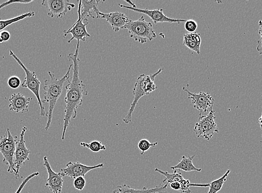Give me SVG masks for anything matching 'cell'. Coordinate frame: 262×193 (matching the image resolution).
<instances>
[{
	"label": "cell",
	"instance_id": "1",
	"mask_svg": "<svg viewBox=\"0 0 262 193\" xmlns=\"http://www.w3.org/2000/svg\"><path fill=\"white\" fill-rule=\"evenodd\" d=\"M80 42H77L75 53L68 55L69 61L72 62L73 76L72 81L69 80L66 86V96L64 99L66 107L64 110V126L61 139H65L66 131L70 126L72 119L77 115V109L82 105L83 97L88 95L86 87L79 77L80 59L78 58Z\"/></svg>",
	"mask_w": 262,
	"mask_h": 193
},
{
	"label": "cell",
	"instance_id": "2",
	"mask_svg": "<svg viewBox=\"0 0 262 193\" xmlns=\"http://www.w3.org/2000/svg\"><path fill=\"white\" fill-rule=\"evenodd\" d=\"M72 67L73 65L71 64L65 76L59 79L56 78L53 73L49 71L50 79L45 80V85L43 86V99L42 100V103L49 104L48 121L45 127L47 131L51 128L54 109L63 91L64 84L70 80Z\"/></svg>",
	"mask_w": 262,
	"mask_h": 193
},
{
	"label": "cell",
	"instance_id": "3",
	"mask_svg": "<svg viewBox=\"0 0 262 193\" xmlns=\"http://www.w3.org/2000/svg\"><path fill=\"white\" fill-rule=\"evenodd\" d=\"M164 70V68H160L155 73L151 75L142 74L137 78L133 89L134 101L131 103L130 108L125 117L123 121L126 124L132 122L133 115L139 100L143 96L149 95L157 89L155 83L156 77Z\"/></svg>",
	"mask_w": 262,
	"mask_h": 193
},
{
	"label": "cell",
	"instance_id": "4",
	"mask_svg": "<svg viewBox=\"0 0 262 193\" xmlns=\"http://www.w3.org/2000/svg\"><path fill=\"white\" fill-rule=\"evenodd\" d=\"M124 29L127 30L131 38L141 44L148 40L151 41L157 37L152 23L147 22L143 16L137 20H129Z\"/></svg>",
	"mask_w": 262,
	"mask_h": 193
},
{
	"label": "cell",
	"instance_id": "5",
	"mask_svg": "<svg viewBox=\"0 0 262 193\" xmlns=\"http://www.w3.org/2000/svg\"><path fill=\"white\" fill-rule=\"evenodd\" d=\"M10 55L19 65L25 73H26V78H25L24 82L21 84V87L23 88L29 89L32 92L35 96L37 99V103L39 105L40 109V115L41 116H48V114L46 111L45 108L43 107L42 100L40 95V87L41 83L40 80L37 78L36 74L34 71H30L25 66L23 62L18 58L17 56L12 51H10Z\"/></svg>",
	"mask_w": 262,
	"mask_h": 193
},
{
	"label": "cell",
	"instance_id": "6",
	"mask_svg": "<svg viewBox=\"0 0 262 193\" xmlns=\"http://www.w3.org/2000/svg\"><path fill=\"white\" fill-rule=\"evenodd\" d=\"M18 141L17 136H12L9 128L5 135L0 136V153L3 156V163L8 166V172L16 176L14 165V155Z\"/></svg>",
	"mask_w": 262,
	"mask_h": 193
},
{
	"label": "cell",
	"instance_id": "7",
	"mask_svg": "<svg viewBox=\"0 0 262 193\" xmlns=\"http://www.w3.org/2000/svg\"><path fill=\"white\" fill-rule=\"evenodd\" d=\"M202 113L201 112L199 120L194 128V132L197 138L210 140L215 133H219L215 121V111L211 109L209 114L205 116L202 115Z\"/></svg>",
	"mask_w": 262,
	"mask_h": 193
},
{
	"label": "cell",
	"instance_id": "8",
	"mask_svg": "<svg viewBox=\"0 0 262 193\" xmlns=\"http://www.w3.org/2000/svg\"><path fill=\"white\" fill-rule=\"evenodd\" d=\"M82 13V2H79L78 5V18L76 22L68 30L64 31V37H66L68 34H71L72 36V38L68 41V43H71L74 39H76L77 42L85 41L87 37L91 36L90 34L87 32L86 27L88 26L89 21L88 19L84 20L81 17Z\"/></svg>",
	"mask_w": 262,
	"mask_h": 193
},
{
	"label": "cell",
	"instance_id": "9",
	"mask_svg": "<svg viewBox=\"0 0 262 193\" xmlns=\"http://www.w3.org/2000/svg\"><path fill=\"white\" fill-rule=\"evenodd\" d=\"M27 130L28 128L27 127H24L22 128L20 139L18 140L16 146L14 155V165L17 173L15 177L16 179L20 177V170L24 165L25 162L30 160L29 156L31 152L26 147V141L24 140V135Z\"/></svg>",
	"mask_w": 262,
	"mask_h": 193
},
{
	"label": "cell",
	"instance_id": "10",
	"mask_svg": "<svg viewBox=\"0 0 262 193\" xmlns=\"http://www.w3.org/2000/svg\"><path fill=\"white\" fill-rule=\"evenodd\" d=\"M41 5L48 9V15L52 18H62L75 8V5L68 0H43Z\"/></svg>",
	"mask_w": 262,
	"mask_h": 193
},
{
	"label": "cell",
	"instance_id": "11",
	"mask_svg": "<svg viewBox=\"0 0 262 193\" xmlns=\"http://www.w3.org/2000/svg\"><path fill=\"white\" fill-rule=\"evenodd\" d=\"M103 167V163L95 166H87L81 164L79 162L70 161L66 165V167L61 170L60 173L64 177H69L75 179L80 177H84L90 171Z\"/></svg>",
	"mask_w": 262,
	"mask_h": 193
},
{
	"label": "cell",
	"instance_id": "12",
	"mask_svg": "<svg viewBox=\"0 0 262 193\" xmlns=\"http://www.w3.org/2000/svg\"><path fill=\"white\" fill-rule=\"evenodd\" d=\"M119 6L121 8L133 11L138 13L143 14L147 15L154 21L155 24L158 23H180L181 22H185L186 20L182 19H176V18H172L167 17L164 13V10L163 9H158L155 10H148L141 9L138 8H134L124 5L119 4Z\"/></svg>",
	"mask_w": 262,
	"mask_h": 193
},
{
	"label": "cell",
	"instance_id": "13",
	"mask_svg": "<svg viewBox=\"0 0 262 193\" xmlns=\"http://www.w3.org/2000/svg\"><path fill=\"white\" fill-rule=\"evenodd\" d=\"M183 90L188 95V98L191 100L194 108L204 113H207L209 109H213L214 104V99L209 93L201 92L196 94L192 93L183 87Z\"/></svg>",
	"mask_w": 262,
	"mask_h": 193
},
{
	"label": "cell",
	"instance_id": "14",
	"mask_svg": "<svg viewBox=\"0 0 262 193\" xmlns=\"http://www.w3.org/2000/svg\"><path fill=\"white\" fill-rule=\"evenodd\" d=\"M43 165L47 170L48 177L47 180L46 187H48L53 193H61L63 186V176L60 173H56L50 164L47 157L43 158Z\"/></svg>",
	"mask_w": 262,
	"mask_h": 193
},
{
	"label": "cell",
	"instance_id": "15",
	"mask_svg": "<svg viewBox=\"0 0 262 193\" xmlns=\"http://www.w3.org/2000/svg\"><path fill=\"white\" fill-rule=\"evenodd\" d=\"M96 15L97 18H103L107 21L116 33L124 29L130 20L125 14L118 11L104 14L99 11Z\"/></svg>",
	"mask_w": 262,
	"mask_h": 193
},
{
	"label": "cell",
	"instance_id": "16",
	"mask_svg": "<svg viewBox=\"0 0 262 193\" xmlns=\"http://www.w3.org/2000/svg\"><path fill=\"white\" fill-rule=\"evenodd\" d=\"M32 98L24 95L21 93H14L9 99V107L10 111L16 113H27L29 111V105Z\"/></svg>",
	"mask_w": 262,
	"mask_h": 193
},
{
	"label": "cell",
	"instance_id": "17",
	"mask_svg": "<svg viewBox=\"0 0 262 193\" xmlns=\"http://www.w3.org/2000/svg\"><path fill=\"white\" fill-rule=\"evenodd\" d=\"M168 184H160L153 188H146L142 189H135L130 187L129 186L124 184L118 185L114 190L113 193H164L167 189Z\"/></svg>",
	"mask_w": 262,
	"mask_h": 193
},
{
	"label": "cell",
	"instance_id": "18",
	"mask_svg": "<svg viewBox=\"0 0 262 193\" xmlns=\"http://www.w3.org/2000/svg\"><path fill=\"white\" fill-rule=\"evenodd\" d=\"M202 39L199 33H188L184 35L183 45L196 53L201 54Z\"/></svg>",
	"mask_w": 262,
	"mask_h": 193
},
{
	"label": "cell",
	"instance_id": "19",
	"mask_svg": "<svg viewBox=\"0 0 262 193\" xmlns=\"http://www.w3.org/2000/svg\"><path fill=\"white\" fill-rule=\"evenodd\" d=\"M82 2V13H81V17L84 20L88 19V18L91 17L95 18V17L92 15V12H95L96 14L98 11V6L101 2H104L98 1V0H93V1H81Z\"/></svg>",
	"mask_w": 262,
	"mask_h": 193
},
{
	"label": "cell",
	"instance_id": "20",
	"mask_svg": "<svg viewBox=\"0 0 262 193\" xmlns=\"http://www.w3.org/2000/svg\"><path fill=\"white\" fill-rule=\"evenodd\" d=\"M195 158V155L192 156H189L188 158L185 156H183L182 160L179 161V163L176 166L171 167V169L176 171H183L186 172H201L202 169L197 168L192 163V160Z\"/></svg>",
	"mask_w": 262,
	"mask_h": 193
},
{
	"label": "cell",
	"instance_id": "21",
	"mask_svg": "<svg viewBox=\"0 0 262 193\" xmlns=\"http://www.w3.org/2000/svg\"><path fill=\"white\" fill-rule=\"evenodd\" d=\"M155 172L159 173L162 176L165 177V179L163 180V183H166L169 184L172 182H179L181 183V185L185 181V179L183 177L182 173L180 171L176 170L174 171L173 173H169L167 172H164L161 171L158 168H156L155 170Z\"/></svg>",
	"mask_w": 262,
	"mask_h": 193
},
{
	"label": "cell",
	"instance_id": "22",
	"mask_svg": "<svg viewBox=\"0 0 262 193\" xmlns=\"http://www.w3.org/2000/svg\"><path fill=\"white\" fill-rule=\"evenodd\" d=\"M35 13L34 11H30L27 13L17 16L14 18H10L8 20L0 19V32L3 31L8 27L11 26V24L26 19V18L34 17Z\"/></svg>",
	"mask_w": 262,
	"mask_h": 193
},
{
	"label": "cell",
	"instance_id": "23",
	"mask_svg": "<svg viewBox=\"0 0 262 193\" xmlns=\"http://www.w3.org/2000/svg\"><path fill=\"white\" fill-rule=\"evenodd\" d=\"M230 173V170H228L224 175L219 179L214 180L209 183V190L208 193H217L223 188V186L227 181V178Z\"/></svg>",
	"mask_w": 262,
	"mask_h": 193
},
{
	"label": "cell",
	"instance_id": "24",
	"mask_svg": "<svg viewBox=\"0 0 262 193\" xmlns=\"http://www.w3.org/2000/svg\"><path fill=\"white\" fill-rule=\"evenodd\" d=\"M80 145L83 148L90 149L91 151L94 153H98L106 150V147L102 144V142L97 140L92 141L90 143L81 142Z\"/></svg>",
	"mask_w": 262,
	"mask_h": 193
},
{
	"label": "cell",
	"instance_id": "25",
	"mask_svg": "<svg viewBox=\"0 0 262 193\" xmlns=\"http://www.w3.org/2000/svg\"><path fill=\"white\" fill-rule=\"evenodd\" d=\"M158 145V142L152 143L147 139H143L139 141L138 144V148L141 152V155H143V154L148 151L149 149L155 147Z\"/></svg>",
	"mask_w": 262,
	"mask_h": 193
},
{
	"label": "cell",
	"instance_id": "26",
	"mask_svg": "<svg viewBox=\"0 0 262 193\" xmlns=\"http://www.w3.org/2000/svg\"><path fill=\"white\" fill-rule=\"evenodd\" d=\"M185 29L189 33H194L198 28V23L194 20L190 19L185 22Z\"/></svg>",
	"mask_w": 262,
	"mask_h": 193
},
{
	"label": "cell",
	"instance_id": "27",
	"mask_svg": "<svg viewBox=\"0 0 262 193\" xmlns=\"http://www.w3.org/2000/svg\"><path fill=\"white\" fill-rule=\"evenodd\" d=\"M73 185L74 188L79 191H82L86 185V180L84 177H80L74 180Z\"/></svg>",
	"mask_w": 262,
	"mask_h": 193
},
{
	"label": "cell",
	"instance_id": "28",
	"mask_svg": "<svg viewBox=\"0 0 262 193\" xmlns=\"http://www.w3.org/2000/svg\"><path fill=\"white\" fill-rule=\"evenodd\" d=\"M8 84L10 88L17 89L21 85V80L16 76H12L8 79Z\"/></svg>",
	"mask_w": 262,
	"mask_h": 193
},
{
	"label": "cell",
	"instance_id": "29",
	"mask_svg": "<svg viewBox=\"0 0 262 193\" xmlns=\"http://www.w3.org/2000/svg\"><path fill=\"white\" fill-rule=\"evenodd\" d=\"M39 175V172H35L32 174H30V176H29L28 177H27L23 180V182L21 183V184L19 186V187L18 188L15 193H20L23 189L24 188L25 186H26L27 184V183L30 181L31 179H32L34 177L38 176Z\"/></svg>",
	"mask_w": 262,
	"mask_h": 193
},
{
	"label": "cell",
	"instance_id": "30",
	"mask_svg": "<svg viewBox=\"0 0 262 193\" xmlns=\"http://www.w3.org/2000/svg\"><path fill=\"white\" fill-rule=\"evenodd\" d=\"M33 0H9L8 2H5L2 4H0V10L3 9L6 6H9L11 4H28L30 3H32L33 2Z\"/></svg>",
	"mask_w": 262,
	"mask_h": 193
},
{
	"label": "cell",
	"instance_id": "31",
	"mask_svg": "<svg viewBox=\"0 0 262 193\" xmlns=\"http://www.w3.org/2000/svg\"><path fill=\"white\" fill-rule=\"evenodd\" d=\"M10 37V33L8 31H3L0 35V43L9 41Z\"/></svg>",
	"mask_w": 262,
	"mask_h": 193
},
{
	"label": "cell",
	"instance_id": "32",
	"mask_svg": "<svg viewBox=\"0 0 262 193\" xmlns=\"http://www.w3.org/2000/svg\"><path fill=\"white\" fill-rule=\"evenodd\" d=\"M170 185V188L174 190H181L182 185L179 182H172L168 184Z\"/></svg>",
	"mask_w": 262,
	"mask_h": 193
},
{
	"label": "cell",
	"instance_id": "33",
	"mask_svg": "<svg viewBox=\"0 0 262 193\" xmlns=\"http://www.w3.org/2000/svg\"><path fill=\"white\" fill-rule=\"evenodd\" d=\"M257 44V50L259 54L261 55H262V41H260L259 40H258Z\"/></svg>",
	"mask_w": 262,
	"mask_h": 193
},
{
	"label": "cell",
	"instance_id": "34",
	"mask_svg": "<svg viewBox=\"0 0 262 193\" xmlns=\"http://www.w3.org/2000/svg\"><path fill=\"white\" fill-rule=\"evenodd\" d=\"M259 30L258 33L260 37V41H262V20L259 21Z\"/></svg>",
	"mask_w": 262,
	"mask_h": 193
},
{
	"label": "cell",
	"instance_id": "35",
	"mask_svg": "<svg viewBox=\"0 0 262 193\" xmlns=\"http://www.w3.org/2000/svg\"><path fill=\"white\" fill-rule=\"evenodd\" d=\"M125 2H126L128 4H129L130 5V7H132V8H136V6L133 2H129V1H125Z\"/></svg>",
	"mask_w": 262,
	"mask_h": 193
},
{
	"label": "cell",
	"instance_id": "36",
	"mask_svg": "<svg viewBox=\"0 0 262 193\" xmlns=\"http://www.w3.org/2000/svg\"><path fill=\"white\" fill-rule=\"evenodd\" d=\"M0 35H1V33H0Z\"/></svg>",
	"mask_w": 262,
	"mask_h": 193
}]
</instances>
